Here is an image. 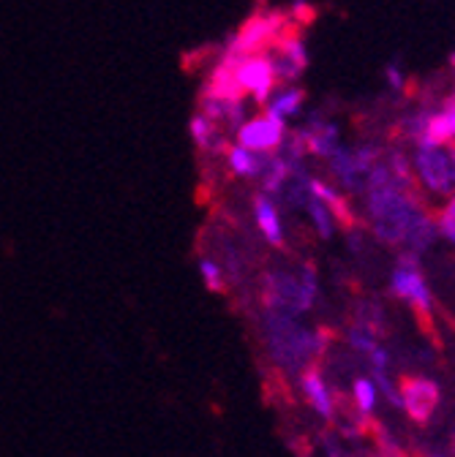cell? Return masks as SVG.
Wrapping results in <instances>:
<instances>
[{
    "label": "cell",
    "instance_id": "30bf717a",
    "mask_svg": "<svg viewBox=\"0 0 455 457\" xmlns=\"http://www.w3.org/2000/svg\"><path fill=\"white\" fill-rule=\"evenodd\" d=\"M303 145H306V153L308 155H316V158H330L338 147H341V131L333 120L322 118L319 112L308 114V120L298 129Z\"/></svg>",
    "mask_w": 455,
    "mask_h": 457
},
{
    "label": "cell",
    "instance_id": "ac0fdd59",
    "mask_svg": "<svg viewBox=\"0 0 455 457\" xmlns=\"http://www.w3.org/2000/svg\"><path fill=\"white\" fill-rule=\"evenodd\" d=\"M436 228L444 235V240H447V243H452V245H455V194L442 204V210H439V220H436Z\"/></svg>",
    "mask_w": 455,
    "mask_h": 457
},
{
    "label": "cell",
    "instance_id": "7a4b0ae2",
    "mask_svg": "<svg viewBox=\"0 0 455 457\" xmlns=\"http://www.w3.org/2000/svg\"><path fill=\"white\" fill-rule=\"evenodd\" d=\"M319 295V286H316V270L314 264H303L298 272L290 270H273L265 278V303L270 311L278 313H300L308 311L314 305Z\"/></svg>",
    "mask_w": 455,
    "mask_h": 457
},
{
    "label": "cell",
    "instance_id": "6da1fadb",
    "mask_svg": "<svg viewBox=\"0 0 455 457\" xmlns=\"http://www.w3.org/2000/svg\"><path fill=\"white\" fill-rule=\"evenodd\" d=\"M409 158L415 169V183L428 199H450L455 194V142H417Z\"/></svg>",
    "mask_w": 455,
    "mask_h": 457
},
{
    "label": "cell",
    "instance_id": "2e32d148",
    "mask_svg": "<svg viewBox=\"0 0 455 457\" xmlns=\"http://www.w3.org/2000/svg\"><path fill=\"white\" fill-rule=\"evenodd\" d=\"M352 400H355L358 411L366 420H371V414L376 409V384L371 378H355V384H352Z\"/></svg>",
    "mask_w": 455,
    "mask_h": 457
},
{
    "label": "cell",
    "instance_id": "277c9868",
    "mask_svg": "<svg viewBox=\"0 0 455 457\" xmlns=\"http://www.w3.org/2000/svg\"><path fill=\"white\" fill-rule=\"evenodd\" d=\"M298 28L287 12H262L254 14L235 36L226 44V54H254L267 52L283 33Z\"/></svg>",
    "mask_w": 455,
    "mask_h": 457
},
{
    "label": "cell",
    "instance_id": "d6986e66",
    "mask_svg": "<svg viewBox=\"0 0 455 457\" xmlns=\"http://www.w3.org/2000/svg\"><path fill=\"white\" fill-rule=\"evenodd\" d=\"M384 82H387V87H390L392 93L407 90V74H404V69L398 66V63H387V66H384Z\"/></svg>",
    "mask_w": 455,
    "mask_h": 457
},
{
    "label": "cell",
    "instance_id": "9c48e42d",
    "mask_svg": "<svg viewBox=\"0 0 455 457\" xmlns=\"http://www.w3.org/2000/svg\"><path fill=\"white\" fill-rule=\"evenodd\" d=\"M398 395H401V409H407L415 422H428L439 403L436 384L423 376L404 378L401 386H398Z\"/></svg>",
    "mask_w": 455,
    "mask_h": 457
},
{
    "label": "cell",
    "instance_id": "8fae6325",
    "mask_svg": "<svg viewBox=\"0 0 455 457\" xmlns=\"http://www.w3.org/2000/svg\"><path fill=\"white\" fill-rule=\"evenodd\" d=\"M251 210H254V220H257L259 235L270 245L281 248L283 245V223H281V207H278L275 196L259 191L251 202Z\"/></svg>",
    "mask_w": 455,
    "mask_h": 457
},
{
    "label": "cell",
    "instance_id": "5b68a950",
    "mask_svg": "<svg viewBox=\"0 0 455 457\" xmlns=\"http://www.w3.org/2000/svg\"><path fill=\"white\" fill-rule=\"evenodd\" d=\"M226 61L232 63V74L235 82L240 87V93L246 98H251L254 104L265 106L270 101V96L278 87V77L273 71V63L265 52H254V54H223Z\"/></svg>",
    "mask_w": 455,
    "mask_h": 457
},
{
    "label": "cell",
    "instance_id": "7c38bea8",
    "mask_svg": "<svg viewBox=\"0 0 455 457\" xmlns=\"http://www.w3.org/2000/svg\"><path fill=\"white\" fill-rule=\"evenodd\" d=\"M223 158H226V166H230L232 175L240 178V180H262L267 161H270V155L254 153V150H249V147H243L238 142L226 147Z\"/></svg>",
    "mask_w": 455,
    "mask_h": 457
},
{
    "label": "cell",
    "instance_id": "ffe728a7",
    "mask_svg": "<svg viewBox=\"0 0 455 457\" xmlns=\"http://www.w3.org/2000/svg\"><path fill=\"white\" fill-rule=\"evenodd\" d=\"M452 69H455V54H452Z\"/></svg>",
    "mask_w": 455,
    "mask_h": 457
},
{
    "label": "cell",
    "instance_id": "4fadbf2b",
    "mask_svg": "<svg viewBox=\"0 0 455 457\" xmlns=\"http://www.w3.org/2000/svg\"><path fill=\"white\" fill-rule=\"evenodd\" d=\"M303 104H306V90L303 87H298V85H281V87H275V93L265 104V112L287 123V120L298 118V114L303 112Z\"/></svg>",
    "mask_w": 455,
    "mask_h": 457
},
{
    "label": "cell",
    "instance_id": "5bb4252c",
    "mask_svg": "<svg viewBox=\"0 0 455 457\" xmlns=\"http://www.w3.org/2000/svg\"><path fill=\"white\" fill-rule=\"evenodd\" d=\"M189 134H191V142L202 153H226V147H230L221 137V126L213 123L210 118H205L202 112H197L194 118L189 120Z\"/></svg>",
    "mask_w": 455,
    "mask_h": 457
},
{
    "label": "cell",
    "instance_id": "ba28073f",
    "mask_svg": "<svg viewBox=\"0 0 455 457\" xmlns=\"http://www.w3.org/2000/svg\"><path fill=\"white\" fill-rule=\"evenodd\" d=\"M287 134H290V131H287V123L278 120V118H273V114H267V112L257 114V118H249V120L235 131L238 145H243V147H249V150H254V153H262V155L278 153L281 145H283V139H287Z\"/></svg>",
    "mask_w": 455,
    "mask_h": 457
},
{
    "label": "cell",
    "instance_id": "8992f818",
    "mask_svg": "<svg viewBox=\"0 0 455 457\" xmlns=\"http://www.w3.org/2000/svg\"><path fill=\"white\" fill-rule=\"evenodd\" d=\"M390 286H392V295L398 300L409 303L423 319L434 311V295L426 283V275L417 267V256H409V253L401 256V262L395 264L390 275Z\"/></svg>",
    "mask_w": 455,
    "mask_h": 457
},
{
    "label": "cell",
    "instance_id": "9a60e30c",
    "mask_svg": "<svg viewBox=\"0 0 455 457\" xmlns=\"http://www.w3.org/2000/svg\"><path fill=\"white\" fill-rule=\"evenodd\" d=\"M306 212H308V218H311V223H314V228H316V235H319L322 240H330L333 232L338 228V220H335L333 210H330L319 196L311 194L308 202H306Z\"/></svg>",
    "mask_w": 455,
    "mask_h": 457
},
{
    "label": "cell",
    "instance_id": "e0dca14e",
    "mask_svg": "<svg viewBox=\"0 0 455 457\" xmlns=\"http://www.w3.org/2000/svg\"><path fill=\"white\" fill-rule=\"evenodd\" d=\"M199 275L205 280V286L210 292H223V286H226V275H223V267L221 262L210 259V256H202L199 259Z\"/></svg>",
    "mask_w": 455,
    "mask_h": 457
},
{
    "label": "cell",
    "instance_id": "3957f363",
    "mask_svg": "<svg viewBox=\"0 0 455 457\" xmlns=\"http://www.w3.org/2000/svg\"><path fill=\"white\" fill-rule=\"evenodd\" d=\"M382 161V150L376 145H358V147H344L341 145L330 158V175L335 183L344 188L347 194H366L371 171Z\"/></svg>",
    "mask_w": 455,
    "mask_h": 457
},
{
    "label": "cell",
    "instance_id": "52a82bcc",
    "mask_svg": "<svg viewBox=\"0 0 455 457\" xmlns=\"http://www.w3.org/2000/svg\"><path fill=\"white\" fill-rule=\"evenodd\" d=\"M265 54L270 57L273 71L281 85H298V79L308 69V46H306L303 36L298 33V28L283 33Z\"/></svg>",
    "mask_w": 455,
    "mask_h": 457
}]
</instances>
